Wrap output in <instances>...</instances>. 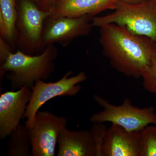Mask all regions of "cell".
<instances>
[{"mask_svg":"<svg viewBox=\"0 0 156 156\" xmlns=\"http://www.w3.org/2000/svg\"><path fill=\"white\" fill-rule=\"evenodd\" d=\"M32 1L35 3L37 5H38L41 8L42 6V2L43 0H31Z\"/></svg>","mask_w":156,"mask_h":156,"instance_id":"obj_21","label":"cell"},{"mask_svg":"<svg viewBox=\"0 0 156 156\" xmlns=\"http://www.w3.org/2000/svg\"><path fill=\"white\" fill-rule=\"evenodd\" d=\"M10 136L7 150L8 156H32L29 133L25 126L20 125Z\"/></svg>","mask_w":156,"mask_h":156,"instance_id":"obj_13","label":"cell"},{"mask_svg":"<svg viewBox=\"0 0 156 156\" xmlns=\"http://www.w3.org/2000/svg\"><path fill=\"white\" fill-rule=\"evenodd\" d=\"M32 94V89L23 87L9 91L0 97V138L5 139L20 125Z\"/></svg>","mask_w":156,"mask_h":156,"instance_id":"obj_9","label":"cell"},{"mask_svg":"<svg viewBox=\"0 0 156 156\" xmlns=\"http://www.w3.org/2000/svg\"><path fill=\"white\" fill-rule=\"evenodd\" d=\"M116 1L122 2L130 4H140L148 2L150 0H115Z\"/></svg>","mask_w":156,"mask_h":156,"instance_id":"obj_20","label":"cell"},{"mask_svg":"<svg viewBox=\"0 0 156 156\" xmlns=\"http://www.w3.org/2000/svg\"><path fill=\"white\" fill-rule=\"evenodd\" d=\"M99 28L100 44L112 66L127 76L141 78L156 52L155 43L116 24Z\"/></svg>","mask_w":156,"mask_h":156,"instance_id":"obj_1","label":"cell"},{"mask_svg":"<svg viewBox=\"0 0 156 156\" xmlns=\"http://www.w3.org/2000/svg\"><path fill=\"white\" fill-rule=\"evenodd\" d=\"M143 86L147 91L156 95V52L143 73Z\"/></svg>","mask_w":156,"mask_h":156,"instance_id":"obj_16","label":"cell"},{"mask_svg":"<svg viewBox=\"0 0 156 156\" xmlns=\"http://www.w3.org/2000/svg\"><path fill=\"white\" fill-rule=\"evenodd\" d=\"M67 119L49 111H38L33 127L28 130L33 156H54L58 137Z\"/></svg>","mask_w":156,"mask_h":156,"instance_id":"obj_7","label":"cell"},{"mask_svg":"<svg viewBox=\"0 0 156 156\" xmlns=\"http://www.w3.org/2000/svg\"><path fill=\"white\" fill-rule=\"evenodd\" d=\"M17 9L18 50L29 55L42 53L45 50L43 30L49 11H44L31 0H20Z\"/></svg>","mask_w":156,"mask_h":156,"instance_id":"obj_5","label":"cell"},{"mask_svg":"<svg viewBox=\"0 0 156 156\" xmlns=\"http://www.w3.org/2000/svg\"><path fill=\"white\" fill-rule=\"evenodd\" d=\"M55 0H43L41 9L45 11H49Z\"/></svg>","mask_w":156,"mask_h":156,"instance_id":"obj_19","label":"cell"},{"mask_svg":"<svg viewBox=\"0 0 156 156\" xmlns=\"http://www.w3.org/2000/svg\"><path fill=\"white\" fill-rule=\"evenodd\" d=\"M58 156H96V148L90 131H73L66 127L60 132Z\"/></svg>","mask_w":156,"mask_h":156,"instance_id":"obj_12","label":"cell"},{"mask_svg":"<svg viewBox=\"0 0 156 156\" xmlns=\"http://www.w3.org/2000/svg\"><path fill=\"white\" fill-rule=\"evenodd\" d=\"M93 17L86 15L78 17H48L43 30L42 42L44 48L56 43L66 47L76 38L88 35L93 27Z\"/></svg>","mask_w":156,"mask_h":156,"instance_id":"obj_8","label":"cell"},{"mask_svg":"<svg viewBox=\"0 0 156 156\" xmlns=\"http://www.w3.org/2000/svg\"><path fill=\"white\" fill-rule=\"evenodd\" d=\"M17 16L16 0H0V21L8 27L9 44H13L15 40L17 43Z\"/></svg>","mask_w":156,"mask_h":156,"instance_id":"obj_14","label":"cell"},{"mask_svg":"<svg viewBox=\"0 0 156 156\" xmlns=\"http://www.w3.org/2000/svg\"><path fill=\"white\" fill-rule=\"evenodd\" d=\"M72 71L68 72L59 80L46 83L40 80L32 89L30 100L23 119H27L25 127L30 130L33 128L35 118L39 109L50 99L57 96H74L81 90L80 84L87 79L86 73L81 71L76 75L69 77Z\"/></svg>","mask_w":156,"mask_h":156,"instance_id":"obj_6","label":"cell"},{"mask_svg":"<svg viewBox=\"0 0 156 156\" xmlns=\"http://www.w3.org/2000/svg\"><path fill=\"white\" fill-rule=\"evenodd\" d=\"M155 44H156V42L155 43Z\"/></svg>","mask_w":156,"mask_h":156,"instance_id":"obj_23","label":"cell"},{"mask_svg":"<svg viewBox=\"0 0 156 156\" xmlns=\"http://www.w3.org/2000/svg\"><path fill=\"white\" fill-rule=\"evenodd\" d=\"M58 54L54 44L48 45L37 55H27L19 50L12 52L1 65V79L6 75L13 90L25 87L32 89L37 81L46 80L54 72Z\"/></svg>","mask_w":156,"mask_h":156,"instance_id":"obj_2","label":"cell"},{"mask_svg":"<svg viewBox=\"0 0 156 156\" xmlns=\"http://www.w3.org/2000/svg\"><path fill=\"white\" fill-rule=\"evenodd\" d=\"M149 1L154 5L156 10V0H150Z\"/></svg>","mask_w":156,"mask_h":156,"instance_id":"obj_22","label":"cell"},{"mask_svg":"<svg viewBox=\"0 0 156 156\" xmlns=\"http://www.w3.org/2000/svg\"><path fill=\"white\" fill-rule=\"evenodd\" d=\"M93 98L103 110L92 115L90 120L93 123L110 122L131 132L140 131L149 125H156V112L152 107H136L129 98L118 105L99 95H94Z\"/></svg>","mask_w":156,"mask_h":156,"instance_id":"obj_4","label":"cell"},{"mask_svg":"<svg viewBox=\"0 0 156 156\" xmlns=\"http://www.w3.org/2000/svg\"><path fill=\"white\" fill-rule=\"evenodd\" d=\"M115 6L111 14L93 17L92 27L116 24L134 34L147 37L156 43V10L150 1L135 5L116 1Z\"/></svg>","mask_w":156,"mask_h":156,"instance_id":"obj_3","label":"cell"},{"mask_svg":"<svg viewBox=\"0 0 156 156\" xmlns=\"http://www.w3.org/2000/svg\"><path fill=\"white\" fill-rule=\"evenodd\" d=\"M108 128L104 123H93L90 132L96 148V156H102V148Z\"/></svg>","mask_w":156,"mask_h":156,"instance_id":"obj_17","label":"cell"},{"mask_svg":"<svg viewBox=\"0 0 156 156\" xmlns=\"http://www.w3.org/2000/svg\"><path fill=\"white\" fill-rule=\"evenodd\" d=\"M140 133V156H156V125L147 126Z\"/></svg>","mask_w":156,"mask_h":156,"instance_id":"obj_15","label":"cell"},{"mask_svg":"<svg viewBox=\"0 0 156 156\" xmlns=\"http://www.w3.org/2000/svg\"><path fill=\"white\" fill-rule=\"evenodd\" d=\"M12 52L11 46L2 37H0V61L1 65L4 64Z\"/></svg>","mask_w":156,"mask_h":156,"instance_id":"obj_18","label":"cell"},{"mask_svg":"<svg viewBox=\"0 0 156 156\" xmlns=\"http://www.w3.org/2000/svg\"><path fill=\"white\" fill-rule=\"evenodd\" d=\"M102 154V156H140V131L131 132L112 124L106 131Z\"/></svg>","mask_w":156,"mask_h":156,"instance_id":"obj_10","label":"cell"},{"mask_svg":"<svg viewBox=\"0 0 156 156\" xmlns=\"http://www.w3.org/2000/svg\"><path fill=\"white\" fill-rule=\"evenodd\" d=\"M115 2V0H55L48 17H94L105 10H114Z\"/></svg>","mask_w":156,"mask_h":156,"instance_id":"obj_11","label":"cell"}]
</instances>
